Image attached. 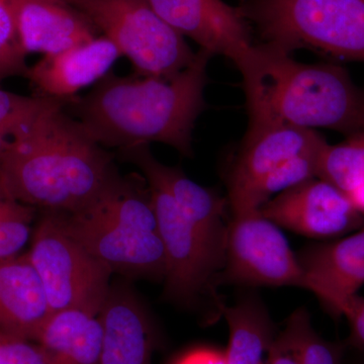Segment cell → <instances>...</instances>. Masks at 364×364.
<instances>
[{
    "label": "cell",
    "mask_w": 364,
    "mask_h": 364,
    "mask_svg": "<svg viewBox=\"0 0 364 364\" xmlns=\"http://www.w3.org/2000/svg\"><path fill=\"white\" fill-rule=\"evenodd\" d=\"M16 26L26 55L59 54L100 33L85 14L62 0H18Z\"/></svg>",
    "instance_id": "cell-16"
},
{
    "label": "cell",
    "mask_w": 364,
    "mask_h": 364,
    "mask_svg": "<svg viewBox=\"0 0 364 364\" xmlns=\"http://www.w3.org/2000/svg\"><path fill=\"white\" fill-rule=\"evenodd\" d=\"M81 11L105 37L130 59L136 75L172 79L195 61L176 32L147 0H62Z\"/></svg>",
    "instance_id": "cell-5"
},
{
    "label": "cell",
    "mask_w": 364,
    "mask_h": 364,
    "mask_svg": "<svg viewBox=\"0 0 364 364\" xmlns=\"http://www.w3.org/2000/svg\"><path fill=\"white\" fill-rule=\"evenodd\" d=\"M104 336L100 314L72 308L53 312L36 341L57 364H98Z\"/></svg>",
    "instance_id": "cell-19"
},
{
    "label": "cell",
    "mask_w": 364,
    "mask_h": 364,
    "mask_svg": "<svg viewBox=\"0 0 364 364\" xmlns=\"http://www.w3.org/2000/svg\"><path fill=\"white\" fill-rule=\"evenodd\" d=\"M241 9L261 44L364 63V0H250Z\"/></svg>",
    "instance_id": "cell-4"
},
{
    "label": "cell",
    "mask_w": 364,
    "mask_h": 364,
    "mask_svg": "<svg viewBox=\"0 0 364 364\" xmlns=\"http://www.w3.org/2000/svg\"><path fill=\"white\" fill-rule=\"evenodd\" d=\"M310 291L334 317L364 286V225L354 231L325 243L306 246L299 254Z\"/></svg>",
    "instance_id": "cell-12"
},
{
    "label": "cell",
    "mask_w": 364,
    "mask_h": 364,
    "mask_svg": "<svg viewBox=\"0 0 364 364\" xmlns=\"http://www.w3.org/2000/svg\"><path fill=\"white\" fill-rule=\"evenodd\" d=\"M267 364H301L286 332L282 331L273 339L268 350Z\"/></svg>",
    "instance_id": "cell-29"
},
{
    "label": "cell",
    "mask_w": 364,
    "mask_h": 364,
    "mask_svg": "<svg viewBox=\"0 0 364 364\" xmlns=\"http://www.w3.org/2000/svg\"><path fill=\"white\" fill-rule=\"evenodd\" d=\"M0 364H57L39 344L0 332Z\"/></svg>",
    "instance_id": "cell-27"
},
{
    "label": "cell",
    "mask_w": 364,
    "mask_h": 364,
    "mask_svg": "<svg viewBox=\"0 0 364 364\" xmlns=\"http://www.w3.org/2000/svg\"><path fill=\"white\" fill-rule=\"evenodd\" d=\"M18 0H0V86L14 76L26 77L28 66L16 26Z\"/></svg>",
    "instance_id": "cell-26"
},
{
    "label": "cell",
    "mask_w": 364,
    "mask_h": 364,
    "mask_svg": "<svg viewBox=\"0 0 364 364\" xmlns=\"http://www.w3.org/2000/svg\"><path fill=\"white\" fill-rule=\"evenodd\" d=\"M77 97H25L0 87V132L7 138L14 140L30 130L44 112L59 105L68 107Z\"/></svg>",
    "instance_id": "cell-23"
},
{
    "label": "cell",
    "mask_w": 364,
    "mask_h": 364,
    "mask_svg": "<svg viewBox=\"0 0 364 364\" xmlns=\"http://www.w3.org/2000/svg\"><path fill=\"white\" fill-rule=\"evenodd\" d=\"M326 144L327 141L320 147L291 158L272 170L239 200L229 203L231 214L259 210L274 196L318 177V163Z\"/></svg>",
    "instance_id": "cell-21"
},
{
    "label": "cell",
    "mask_w": 364,
    "mask_h": 364,
    "mask_svg": "<svg viewBox=\"0 0 364 364\" xmlns=\"http://www.w3.org/2000/svg\"><path fill=\"white\" fill-rule=\"evenodd\" d=\"M117 153L123 161L136 165L147 181L161 186L184 215L202 230L215 247L224 252L229 224L225 223L229 208L228 200L191 181L178 167L167 166L158 161L148 144L124 148L117 150Z\"/></svg>",
    "instance_id": "cell-14"
},
{
    "label": "cell",
    "mask_w": 364,
    "mask_h": 364,
    "mask_svg": "<svg viewBox=\"0 0 364 364\" xmlns=\"http://www.w3.org/2000/svg\"><path fill=\"white\" fill-rule=\"evenodd\" d=\"M172 364H228L226 351L213 347H198L182 354Z\"/></svg>",
    "instance_id": "cell-30"
},
{
    "label": "cell",
    "mask_w": 364,
    "mask_h": 364,
    "mask_svg": "<svg viewBox=\"0 0 364 364\" xmlns=\"http://www.w3.org/2000/svg\"><path fill=\"white\" fill-rule=\"evenodd\" d=\"M229 327L228 364H267L274 327L267 308L257 298L246 296L233 306L223 305Z\"/></svg>",
    "instance_id": "cell-20"
},
{
    "label": "cell",
    "mask_w": 364,
    "mask_h": 364,
    "mask_svg": "<svg viewBox=\"0 0 364 364\" xmlns=\"http://www.w3.org/2000/svg\"><path fill=\"white\" fill-rule=\"evenodd\" d=\"M167 25L182 37L195 41L213 56H224L239 66L255 44L241 7L223 0H147Z\"/></svg>",
    "instance_id": "cell-11"
},
{
    "label": "cell",
    "mask_w": 364,
    "mask_h": 364,
    "mask_svg": "<svg viewBox=\"0 0 364 364\" xmlns=\"http://www.w3.org/2000/svg\"><path fill=\"white\" fill-rule=\"evenodd\" d=\"M11 140L0 132V165L6 156L7 150L11 147Z\"/></svg>",
    "instance_id": "cell-32"
},
{
    "label": "cell",
    "mask_w": 364,
    "mask_h": 364,
    "mask_svg": "<svg viewBox=\"0 0 364 364\" xmlns=\"http://www.w3.org/2000/svg\"><path fill=\"white\" fill-rule=\"evenodd\" d=\"M296 287L310 291L298 256L279 226L259 210L232 214L225 242L224 264L217 284Z\"/></svg>",
    "instance_id": "cell-7"
},
{
    "label": "cell",
    "mask_w": 364,
    "mask_h": 364,
    "mask_svg": "<svg viewBox=\"0 0 364 364\" xmlns=\"http://www.w3.org/2000/svg\"><path fill=\"white\" fill-rule=\"evenodd\" d=\"M39 273L28 254L0 259V332L37 338L51 315Z\"/></svg>",
    "instance_id": "cell-17"
},
{
    "label": "cell",
    "mask_w": 364,
    "mask_h": 364,
    "mask_svg": "<svg viewBox=\"0 0 364 364\" xmlns=\"http://www.w3.org/2000/svg\"><path fill=\"white\" fill-rule=\"evenodd\" d=\"M364 364V363H363Z\"/></svg>",
    "instance_id": "cell-33"
},
{
    "label": "cell",
    "mask_w": 364,
    "mask_h": 364,
    "mask_svg": "<svg viewBox=\"0 0 364 364\" xmlns=\"http://www.w3.org/2000/svg\"><path fill=\"white\" fill-rule=\"evenodd\" d=\"M259 210L277 226L313 239L340 238L364 225L348 196L320 177L274 196Z\"/></svg>",
    "instance_id": "cell-10"
},
{
    "label": "cell",
    "mask_w": 364,
    "mask_h": 364,
    "mask_svg": "<svg viewBox=\"0 0 364 364\" xmlns=\"http://www.w3.org/2000/svg\"><path fill=\"white\" fill-rule=\"evenodd\" d=\"M325 142L315 130L291 124H249L230 173L228 203L236 202L282 163Z\"/></svg>",
    "instance_id": "cell-13"
},
{
    "label": "cell",
    "mask_w": 364,
    "mask_h": 364,
    "mask_svg": "<svg viewBox=\"0 0 364 364\" xmlns=\"http://www.w3.org/2000/svg\"><path fill=\"white\" fill-rule=\"evenodd\" d=\"M119 176L114 155L86 133L65 105L44 112L11 140L0 165V183L14 200L66 213L90 207Z\"/></svg>",
    "instance_id": "cell-2"
},
{
    "label": "cell",
    "mask_w": 364,
    "mask_h": 364,
    "mask_svg": "<svg viewBox=\"0 0 364 364\" xmlns=\"http://www.w3.org/2000/svg\"><path fill=\"white\" fill-rule=\"evenodd\" d=\"M238 69L249 124L323 128L346 136L364 129V88L342 67L301 63L289 53L259 44Z\"/></svg>",
    "instance_id": "cell-3"
},
{
    "label": "cell",
    "mask_w": 364,
    "mask_h": 364,
    "mask_svg": "<svg viewBox=\"0 0 364 364\" xmlns=\"http://www.w3.org/2000/svg\"><path fill=\"white\" fill-rule=\"evenodd\" d=\"M147 182L166 258L167 298L183 305L193 304L205 294L220 301L214 286L224 264V252L184 215L161 186L154 181Z\"/></svg>",
    "instance_id": "cell-8"
},
{
    "label": "cell",
    "mask_w": 364,
    "mask_h": 364,
    "mask_svg": "<svg viewBox=\"0 0 364 364\" xmlns=\"http://www.w3.org/2000/svg\"><path fill=\"white\" fill-rule=\"evenodd\" d=\"M122 56L119 48L102 36L59 54L43 57L28 67L26 78L36 95L73 98L79 90L105 77Z\"/></svg>",
    "instance_id": "cell-15"
},
{
    "label": "cell",
    "mask_w": 364,
    "mask_h": 364,
    "mask_svg": "<svg viewBox=\"0 0 364 364\" xmlns=\"http://www.w3.org/2000/svg\"><path fill=\"white\" fill-rule=\"evenodd\" d=\"M100 315L105 336L98 364H151L152 327L135 294L111 287Z\"/></svg>",
    "instance_id": "cell-18"
},
{
    "label": "cell",
    "mask_w": 364,
    "mask_h": 364,
    "mask_svg": "<svg viewBox=\"0 0 364 364\" xmlns=\"http://www.w3.org/2000/svg\"><path fill=\"white\" fill-rule=\"evenodd\" d=\"M212 57L198 50L193 64L172 79L136 74L121 77L109 72L66 109L102 147L119 150L157 142L191 157L196 122L207 107Z\"/></svg>",
    "instance_id": "cell-1"
},
{
    "label": "cell",
    "mask_w": 364,
    "mask_h": 364,
    "mask_svg": "<svg viewBox=\"0 0 364 364\" xmlns=\"http://www.w3.org/2000/svg\"><path fill=\"white\" fill-rule=\"evenodd\" d=\"M346 195L350 198L351 203H353L354 208L358 210L359 214L364 217V181Z\"/></svg>",
    "instance_id": "cell-31"
},
{
    "label": "cell",
    "mask_w": 364,
    "mask_h": 364,
    "mask_svg": "<svg viewBox=\"0 0 364 364\" xmlns=\"http://www.w3.org/2000/svg\"><path fill=\"white\" fill-rule=\"evenodd\" d=\"M341 316L350 326V344L364 350V298L352 296L342 308Z\"/></svg>",
    "instance_id": "cell-28"
},
{
    "label": "cell",
    "mask_w": 364,
    "mask_h": 364,
    "mask_svg": "<svg viewBox=\"0 0 364 364\" xmlns=\"http://www.w3.org/2000/svg\"><path fill=\"white\" fill-rule=\"evenodd\" d=\"M57 212L67 233L112 272L165 279L166 258L158 232L124 224L95 202L79 212Z\"/></svg>",
    "instance_id": "cell-9"
},
{
    "label": "cell",
    "mask_w": 364,
    "mask_h": 364,
    "mask_svg": "<svg viewBox=\"0 0 364 364\" xmlns=\"http://www.w3.org/2000/svg\"><path fill=\"white\" fill-rule=\"evenodd\" d=\"M35 208L11 198L0 183V259L18 255L31 235Z\"/></svg>",
    "instance_id": "cell-25"
},
{
    "label": "cell",
    "mask_w": 364,
    "mask_h": 364,
    "mask_svg": "<svg viewBox=\"0 0 364 364\" xmlns=\"http://www.w3.org/2000/svg\"><path fill=\"white\" fill-rule=\"evenodd\" d=\"M318 177L349 193L364 181V129L344 142L326 144L318 163Z\"/></svg>",
    "instance_id": "cell-22"
},
{
    "label": "cell",
    "mask_w": 364,
    "mask_h": 364,
    "mask_svg": "<svg viewBox=\"0 0 364 364\" xmlns=\"http://www.w3.org/2000/svg\"><path fill=\"white\" fill-rule=\"evenodd\" d=\"M284 331L294 344L301 364H343V347L323 339L313 329L306 309L294 311Z\"/></svg>",
    "instance_id": "cell-24"
},
{
    "label": "cell",
    "mask_w": 364,
    "mask_h": 364,
    "mask_svg": "<svg viewBox=\"0 0 364 364\" xmlns=\"http://www.w3.org/2000/svg\"><path fill=\"white\" fill-rule=\"evenodd\" d=\"M28 255L52 313L78 308L100 314L112 272L67 233L57 210H48L41 220Z\"/></svg>",
    "instance_id": "cell-6"
}]
</instances>
